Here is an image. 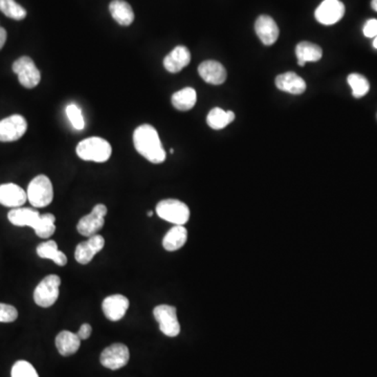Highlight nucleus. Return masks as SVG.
Segmentation results:
<instances>
[{
  "mask_svg": "<svg viewBox=\"0 0 377 377\" xmlns=\"http://www.w3.org/2000/svg\"><path fill=\"white\" fill-rule=\"evenodd\" d=\"M0 11L14 20H22L26 17V9L15 0H0Z\"/></svg>",
  "mask_w": 377,
  "mask_h": 377,
  "instance_id": "nucleus-28",
  "label": "nucleus"
},
{
  "mask_svg": "<svg viewBox=\"0 0 377 377\" xmlns=\"http://www.w3.org/2000/svg\"><path fill=\"white\" fill-rule=\"evenodd\" d=\"M191 62V52L186 46H176L166 58L164 59V66L168 72L176 74L184 70L188 63Z\"/></svg>",
  "mask_w": 377,
  "mask_h": 377,
  "instance_id": "nucleus-17",
  "label": "nucleus"
},
{
  "mask_svg": "<svg viewBox=\"0 0 377 377\" xmlns=\"http://www.w3.org/2000/svg\"><path fill=\"white\" fill-rule=\"evenodd\" d=\"M28 129L26 119L22 115H13L0 121V142H15L21 139Z\"/></svg>",
  "mask_w": 377,
  "mask_h": 377,
  "instance_id": "nucleus-10",
  "label": "nucleus"
},
{
  "mask_svg": "<svg viewBox=\"0 0 377 377\" xmlns=\"http://www.w3.org/2000/svg\"><path fill=\"white\" fill-rule=\"evenodd\" d=\"M13 72L17 74L20 84L26 88H34L39 84L41 74L30 57H21L13 63Z\"/></svg>",
  "mask_w": 377,
  "mask_h": 377,
  "instance_id": "nucleus-8",
  "label": "nucleus"
},
{
  "mask_svg": "<svg viewBox=\"0 0 377 377\" xmlns=\"http://www.w3.org/2000/svg\"><path fill=\"white\" fill-rule=\"evenodd\" d=\"M12 377H39L33 365L26 360H18L12 367Z\"/></svg>",
  "mask_w": 377,
  "mask_h": 377,
  "instance_id": "nucleus-30",
  "label": "nucleus"
},
{
  "mask_svg": "<svg viewBox=\"0 0 377 377\" xmlns=\"http://www.w3.org/2000/svg\"><path fill=\"white\" fill-rule=\"evenodd\" d=\"M154 319L159 323L160 330L169 338H175L180 334V324L177 311L174 306L162 304L153 309Z\"/></svg>",
  "mask_w": 377,
  "mask_h": 377,
  "instance_id": "nucleus-6",
  "label": "nucleus"
},
{
  "mask_svg": "<svg viewBox=\"0 0 377 377\" xmlns=\"http://www.w3.org/2000/svg\"><path fill=\"white\" fill-rule=\"evenodd\" d=\"M76 151L83 161L105 163L110 157L113 149L106 139L93 137L81 141L77 146Z\"/></svg>",
  "mask_w": 377,
  "mask_h": 377,
  "instance_id": "nucleus-2",
  "label": "nucleus"
},
{
  "mask_svg": "<svg viewBox=\"0 0 377 377\" xmlns=\"http://www.w3.org/2000/svg\"><path fill=\"white\" fill-rule=\"evenodd\" d=\"M276 86L291 95H302L306 90L305 81L293 72L279 75L276 78Z\"/></svg>",
  "mask_w": 377,
  "mask_h": 377,
  "instance_id": "nucleus-19",
  "label": "nucleus"
},
{
  "mask_svg": "<svg viewBox=\"0 0 377 377\" xmlns=\"http://www.w3.org/2000/svg\"><path fill=\"white\" fill-rule=\"evenodd\" d=\"M55 222H56V217L54 215L50 214V213L41 214L37 226L34 229L36 235L42 239H48L52 237L55 231H56Z\"/></svg>",
  "mask_w": 377,
  "mask_h": 377,
  "instance_id": "nucleus-27",
  "label": "nucleus"
},
{
  "mask_svg": "<svg viewBox=\"0 0 377 377\" xmlns=\"http://www.w3.org/2000/svg\"><path fill=\"white\" fill-rule=\"evenodd\" d=\"M188 239V231L184 226H175L165 235L163 246L166 251H175L186 244Z\"/></svg>",
  "mask_w": 377,
  "mask_h": 377,
  "instance_id": "nucleus-24",
  "label": "nucleus"
},
{
  "mask_svg": "<svg viewBox=\"0 0 377 377\" xmlns=\"http://www.w3.org/2000/svg\"><path fill=\"white\" fill-rule=\"evenodd\" d=\"M107 206L105 204H97L88 215H85L79 220L77 230L79 234L85 237L95 236L98 234L105 224Z\"/></svg>",
  "mask_w": 377,
  "mask_h": 377,
  "instance_id": "nucleus-7",
  "label": "nucleus"
},
{
  "mask_svg": "<svg viewBox=\"0 0 377 377\" xmlns=\"http://www.w3.org/2000/svg\"><path fill=\"white\" fill-rule=\"evenodd\" d=\"M371 7H372V9L374 10V11L377 12V0H372Z\"/></svg>",
  "mask_w": 377,
  "mask_h": 377,
  "instance_id": "nucleus-36",
  "label": "nucleus"
},
{
  "mask_svg": "<svg viewBox=\"0 0 377 377\" xmlns=\"http://www.w3.org/2000/svg\"><path fill=\"white\" fill-rule=\"evenodd\" d=\"M255 30L264 46H271L279 37V28L271 16H259L255 23Z\"/></svg>",
  "mask_w": 377,
  "mask_h": 377,
  "instance_id": "nucleus-15",
  "label": "nucleus"
},
{
  "mask_svg": "<svg viewBox=\"0 0 377 377\" xmlns=\"http://www.w3.org/2000/svg\"><path fill=\"white\" fill-rule=\"evenodd\" d=\"M40 214L37 210L30 208H16L8 214L10 222L16 226H30L35 229L39 222Z\"/></svg>",
  "mask_w": 377,
  "mask_h": 377,
  "instance_id": "nucleus-18",
  "label": "nucleus"
},
{
  "mask_svg": "<svg viewBox=\"0 0 377 377\" xmlns=\"http://www.w3.org/2000/svg\"><path fill=\"white\" fill-rule=\"evenodd\" d=\"M66 115L72 123V127L76 130H83L85 127L84 117H83L82 111L76 104H70L66 109Z\"/></svg>",
  "mask_w": 377,
  "mask_h": 377,
  "instance_id": "nucleus-31",
  "label": "nucleus"
},
{
  "mask_svg": "<svg viewBox=\"0 0 377 377\" xmlns=\"http://www.w3.org/2000/svg\"><path fill=\"white\" fill-rule=\"evenodd\" d=\"M28 200L34 208H46L52 204L54 188L52 182L46 175H38L28 184Z\"/></svg>",
  "mask_w": 377,
  "mask_h": 377,
  "instance_id": "nucleus-3",
  "label": "nucleus"
},
{
  "mask_svg": "<svg viewBox=\"0 0 377 377\" xmlns=\"http://www.w3.org/2000/svg\"><path fill=\"white\" fill-rule=\"evenodd\" d=\"M348 84L352 88L354 98L360 99L366 96L370 89V84L364 76L360 74H351L348 77Z\"/></svg>",
  "mask_w": 377,
  "mask_h": 377,
  "instance_id": "nucleus-29",
  "label": "nucleus"
},
{
  "mask_svg": "<svg viewBox=\"0 0 377 377\" xmlns=\"http://www.w3.org/2000/svg\"><path fill=\"white\" fill-rule=\"evenodd\" d=\"M296 55H297L298 64L300 66H305L307 62H317L321 60L323 50L317 44L302 41L296 48Z\"/></svg>",
  "mask_w": 377,
  "mask_h": 377,
  "instance_id": "nucleus-22",
  "label": "nucleus"
},
{
  "mask_svg": "<svg viewBox=\"0 0 377 377\" xmlns=\"http://www.w3.org/2000/svg\"><path fill=\"white\" fill-rule=\"evenodd\" d=\"M7 30L0 26V50L5 46L6 41H7Z\"/></svg>",
  "mask_w": 377,
  "mask_h": 377,
  "instance_id": "nucleus-35",
  "label": "nucleus"
},
{
  "mask_svg": "<svg viewBox=\"0 0 377 377\" xmlns=\"http://www.w3.org/2000/svg\"><path fill=\"white\" fill-rule=\"evenodd\" d=\"M61 279L57 275H48L40 282L34 291V301L40 307L48 308L54 305L59 298Z\"/></svg>",
  "mask_w": 377,
  "mask_h": 377,
  "instance_id": "nucleus-5",
  "label": "nucleus"
},
{
  "mask_svg": "<svg viewBox=\"0 0 377 377\" xmlns=\"http://www.w3.org/2000/svg\"><path fill=\"white\" fill-rule=\"evenodd\" d=\"M316 19L324 26H332L345 15V6L340 0H324L316 10Z\"/></svg>",
  "mask_w": 377,
  "mask_h": 377,
  "instance_id": "nucleus-11",
  "label": "nucleus"
},
{
  "mask_svg": "<svg viewBox=\"0 0 377 377\" xmlns=\"http://www.w3.org/2000/svg\"><path fill=\"white\" fill-rule=\"evenodd\" d=\"M109 11L113 19L119 26H128L135 20V12L128 3L124 0H113L109 5Z\"/></svg>",
  "mask_w": 377,
  "mask_h": 377,
  "instance_id": "nucleus-21",
  "label": "nucleus"
},
{
  "mask_svg": "<svg viewBox=\"0 0 377 377\" xmlns=\"http://www.w3.org/2000/svg\"><path fill=\"white\" fill-rule=\"evenodd\" d=\"M235 113L233 111H224V109L215 107L209 113L206 122L211 128L215 130L226 128L229 124L234 122Z\"/></svg>",
  "mask_w": 377,
  "mask_h": 377,
  "instance_id": "nucleus-26",
  "label": "nucleus"
},
{
  "mask_svg": "<svg viewBox=\"0 0 377 377\" xmlns=\"http://www.w3.org/2000/svg\"><path fill=\"white\" fill-rule=\"evenodd\" d=\"M80 346L81 340L77 334L64 330L57 336L56 347L61 356H72L78 351Z\"/></svg>",
  "mask_w": 377,
  "mask_h": 377,
  "instance_id": "nucleus-20",
  "label": "nucleus"
},
{
  "mask_svg": "<svg viewBox=\"0 0 377 377\" xmlns=\"http://www.w3.org/2000/svg\"><path fill=\"white\" fill-rule=\"evenodd\" d=\"M133 144L137 151L150 163L162 164L166 161L165 149L153 126H139L133 133Z\"/></svg>",
  "mask_w": 377,
  "mask_h": 377,
  "instance_id": "nucleus-1",
  "label": "nucleus"
},
{
  "mask_svg": "<svg viewBox=\"0 0 377 377\" xmlns=\"http://www.w3.org/2000/svg\"><path fill=\"white\" fill-rule=\"evenodd\" d=\"M200 76L209 84L222 85L226 80V70L218 61H204L198 66Z\"/></svg>",
  "mask_w": 377,
  "mask_h": 377,
  "instance_id": "nucleus-16",
  "label": "nucleus"
},
{
  "mask_svg": "<svg viewBox=\"0 0 377 377\" xmlns=\"http://www.w3.org/2000/svg\"><path fill=\"white\" fill-rule=\"evenodd\" d=\"M18 318V311L14 306L0 303V323H12Z\"/></svg>",
  "mask_w": 377,
  "mask_h": 377,
  "instance_id": "nucleus-32",
  "label": "nucleus"
},
{
  "mask_svg": "<svg viewBox=\"0 0 377 377\" xmlns=\"http://www.w3.org/2000/svg\"><path fill=\"white\" fill-rule=\"evenodd\" d=\"M373 46L377 50V36L374 38V41H373Z\"/></svg>",
  "mask_w": 377,
  "mask_h": 377,
  "instance_id": "nucleus-37",
  "label": "nucleus"
},
{
  "mask_svg": "<svg viewBox=\"0 0 377 377\" xmlns=\"http://www.w3.org/2000/svg\"><path fill=\"white\" fill-rule=\"evenodd\" d=\"M171 101L172 105L177 110L188 111L195 106L197 95H196L195 89L191 88V87H186V88L174 93Z\"/></svg>",
  "mask_w": 377,
  "mask_h": 377,
  "instance_id": "nucleus-25",
  "label": "nucleus"
},
{
  "mask_svg": "<svg viewBox=\"0 0 377 377\" xmlns=\"http://www.w3.org/2000/svg\"><path fill=\"white\" fill-rule=\"evenodd\" d=\"M129 305H130V302H129L128 298L117 293V295L105 298L102 303V309L105 317L109 321L117 322L125 317Z\"/></svg>",
  "mask_w": 377,
  "mask_h": 377,
  "instance_id": "nucleus-13",
  "label": "nucleus"
},
{
  "mask_svg": "<svg viewBox=\"0 0 377 377\" xmlns=\"http://www.w3.org/2000/svg\"><path fill=\"white\" fill-rule=\"evenodd\" d=\"M156 214L160 218L173 224L174 226H184L190 218V210L184 202L177 200H164L156 206Z\"/></svg>",
  "mask_w": 377,
  "mask_h": 377,
  "instance_id": "nucleus-4",
  "label": "nucleus"
},
{
  "mask_svg": "<svg viewBox=\"0 0 377 377\" xmlns=\"http://www.w3.org/2000/svg\"><path fill=\"white\" fill-rule=\"evenodd\" d=\"M28 200V194L15 184H0V204L8 208H21Z\"/></svg>",
  "mask_w": 377,
  "mask_h": 377,
  "instance_id": "nucleus-14",
  "label": "nucleus"
},
{
  "mask_svg": "<svg viewBox=\"0 0 377 377\" xmlns=\"http://www.w3.org/2000/svg\"><path fill=\"white\" fill-rule=\"evenodd\" d=\"M147 215L149 217L153 216V212H151V211H150V212L147 213Z\"/></svg>",
  "mask_w": 377,
  "mask_h": 377,
  "instance_id": "nucleus-38",
  "label": "nucleus"
},
{
  "mask_svg": "<svg viewBox=\"0 0 377 377\" xmlns=\"http://www.w3.org/2000/svg\"><path fill=\"white\" fill-rule=\"evenodd\" d=\"M91 332H93V328H91V326L89 325V324H83L82 326H81L80 329H79V331L77 332V334H78L79 338H80L81 340H87V338L90 336Z\"/></svg>",
  "mask_w": 377,
  "mask_h": 377,
  "instance_id": "nucleus-34",
  "label": "nucleus"
},
{
  "mask_svg": "<svg viewBox=\"0 0 377 377\" xmlns=\"http://www.w3.org/2000/svg\"><path fill=\"white\" fill-rule=\"evenodd\" d=\"M37 255L42 259H50L59 267L68 264V257L64 253L59 251L56 241L48 240L40 243L37 246Z\"/></svg>",
  "mask_w": 377,
  "mask_h": 377,
  "instance_id": "nucleus-23",
  "label": "nucleus"
},
{
  "mask_svg": "<svg viewBox=\"0 0 377 377\" xmlns=\"http://www.w3.org/2000/svg\"><path fill=\"white\" fill-rule=\"evenodd\" d=\"M130 354L126 345L117 342L105 348L101 354V364L110 370H119L128 364Z\"/></svg>",
  "mask_w": 377,
  "mask_h": 377,
  "instance_id": "nucleus-9",
  "label": "nucleus"
},
{
  "mask_svg": "<svg viewBox=\"0 0 377 377\" xmlns=\"http://www.w3.org/2000/svg\"><path fill=\"white\" fill-rule=\"evenodd\" d=\"M105 246L104 237L101 235H95L89 237L88 240L79 243L75 251V258L80 264H88L93 257L100 253Z\"/></svg>",
  "mask_w": 377,
  "mask_h": 377,
  "instance_id": "nucleus-12",
  "label": "nucleus"
},
{
  "mask_svg": "<svg viewBox=\"0 0 377 377\" xmlns=\"http://www.w3.org/2000/svg\"><path fill=\"white\" fill-rule=\"evenodd\" d=\"M364 35L368 38H375L377 36V20L370 19L364 26Z\"/></svg>",
  "mask_w": 377,
  "mask_h": 377,
  "instance_id": "nucleus-33",
  "label": "nucleus"
}]
</instances>
